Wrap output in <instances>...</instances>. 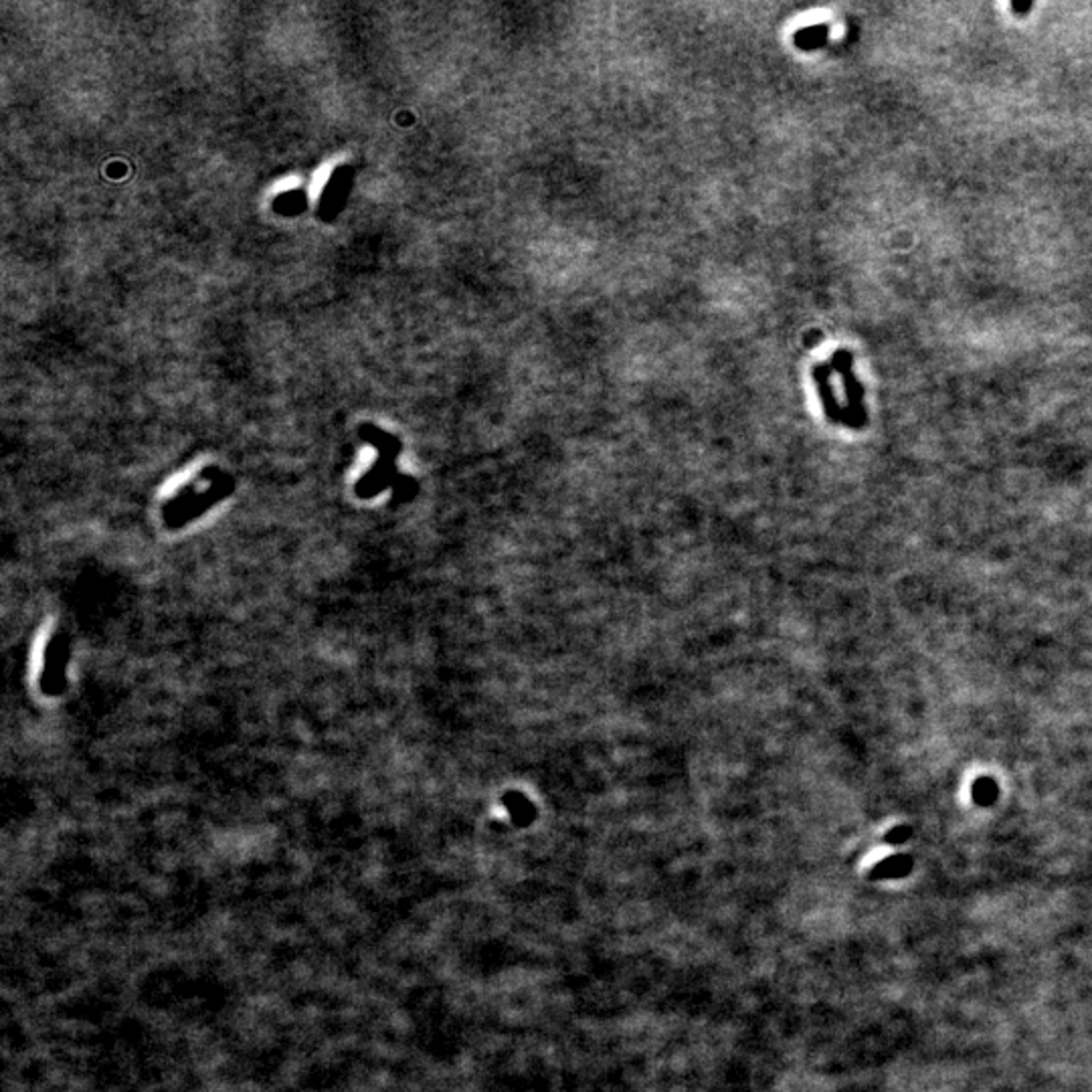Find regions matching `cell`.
<instances>
[{"label":"cell","mask_w":1092,"mask_h":1092,"mask_svg":"<svg viewBox=\"0 0 1092 1092\" xmlns=\"http://www.w3.org/2000/svg\"><path fill=\"white\" fill-rule=\"evenodd\" d=\"M973 799L979 805H992L998 799V785L992 779H979L973 785Z\"/></svg>","instance_id":"obj_3"},{"label":"cell","mask_w":1092,"mask_h":1092,"mask_svg":"<svg viewBox=\"0 0 1092 1092\" xmlns=\"http://www.w3.org/2000/svg\"><path fill=\"white\" fill-rule=\"evenodd\" d=\"M296 185H298V178H285V180L279 182V185L273 187V193H275V191H281V193H283V191H288V189H292V187H296Z\"/></svg>","instance_id":"obj_5"},{"label":"cell","mask_w":1092,"mask_h":1092,"mask_svg":"<svg viewBox=\"0 0 1092 1092\" xmlns=\"http://www.w3.org/2000/svg\"><path fill=\"white\" fill-rule=\"evenodd\" d=\"M332 170H334V163H326V164H322V166L314 172V176H311L309 187H308V193H309V199H311V200H318V199H320L324 187L328 185V180H330V176H332Z\"/></svg>","instance_id":"obj_2"},{"label":"cell","mask_w":1092,"mask_h":1092,"mask_svg":"<svg viewBox=\"0 0 1092 1092\" xmlns=\"http://www.w3.org/2000/svg\"><path fill=\"white\" fill-rule=\"evenodd\" d=\"M915 860L913 855L908 854H896L887 857V860H882L880 864H876L870 872V880H894V878H904L910 872H913Z\"/></svg>","instance_id":"obj_1"},{"label":"cell","mask_w":1092,"mask_h":1092,"mask_svg":"<svg viewBox=\"0 0 1092 1092\" xmlns=\"http://www.w3.org/2000/svg\"><path fill=\"white\" fill-rule=\"evenodd\" d=\"M910 836H913V829H910V827H906V825H900V827H894V829H891V831H889V834H887V836H884V842H887V844H892V846H900V844H904V842H906V840H908Z\"/></svg>","instance_id":"obj_4"}]
</instances>
